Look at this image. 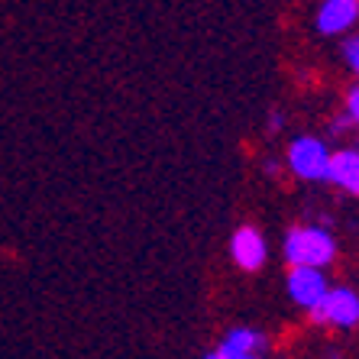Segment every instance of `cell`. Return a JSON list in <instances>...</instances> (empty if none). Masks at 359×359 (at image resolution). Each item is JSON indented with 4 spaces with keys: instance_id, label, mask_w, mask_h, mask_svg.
I'll list each match as a JSON object with an SVG mask.
<instances>
[{
    "instance_id": "obj_1",
    "label": "cell",
    "mask_w": 359,
    "mask_h": 359,
    "mask_svg": "<svg viewBox=\"0 0 359 359\" xmlns=\"http://www.w3.org/2000/svg\"><path fill=\"white\" fill-rule=\"evenodd\" d=\"M337 256V243L330 236L327 226H314V224H304V226H292L288 236H285V259L292 266H330Z\"/></svg>"
},
{
    "instance_id": "obj_2",
    "label": "cell",
    "mask_w": 359,
    "mask_h": 359,
    "mask_svg": "<svg viewBox=\"0 0 359 359\" xmlns=\"http://www.w3.org/2000/svg\"><path fill=\"white\" fill-rule=\"evenodd\" d=\"M288 168L301 182H327L330 172V149L318 136H298L288 146Z\"/></svg>"
},
{
    "instance_id": "obj_3",
    "label": "cell",
    "mask_w": 359,
    "mask_h": 359,
    "mask_svg": "<svg viewBox=\"0 0 359 359\" xmlns=\"http://www.w3.org/2000/svg\"><path fill=\"white\" fill-rule=\"evenodd\" d=\"M311 318L314 324L350 330L359 324V294L353 288H327L324 298L311 308Z\"/></svg>"
},
{
    "instance_id": "obj_4",
    "label": "cell",
    "mask_w": 359,
    "mask_h": 359,
    "mask_svg": "<svg viewBox=\"0 0 359 359\" xmlns=\"http://www.w3.org/2000/svg\"><path fill=\"white\" fill-rule=\"evenodd\" d=\"M285 288H288V298L298 304V308L311 311L320 298L327 294V278L318 266H292L288 278H285Z\"/></svg>"
},
{
    "instance_id": "obj_5",
    "label": "cell",
    "mask_w": 359,
    "mask_h": 359,
    "mask_svg": "<svg viewBox=\"0 0 359 359\" xmlns=\"http://www.w3.org/2000/svg\"><path fill=\"white\" fill-rule=\"evenodd\" d=\"M230 259L243 269V272H259L269 259L266 240L256 226H240L233 236H230Z\"/></svg>"
},
{
    "instance_id": "obj_6",
    "label": "cell",
    "mask_w": 359,
    "mask_h": 359,
    "mask_svg": "<svg viewBox=\"0 0 359 359\" xmlns=\"http://www.w3.org/2000/svg\"><path fill=\"white\" fill-rule=\"evenodd\" d=\"M266 353V337L252 327H233L226 330L217 350H210V359H252Z\"/></svg>"
},
{
    "instance_id": "obj_7",
    "label": "cell",
    "mask_w": 359,
    "mask_h": 359,
    "mask_svg": "<svg viewBox=\"0 0 359 359\" xmlns=\"http://www.w3.org/2000/svg\"><path fill=\"white\" fill-rule=\"evenodd\" d=\"M359 23V0H324L318 7V33L340 36Z\"/></svg>"
},
{
    "instance_id": "obj_8",
    "label": "cell",
    "mask_w": 359,
    "mask_h": 359,
    "mask_svg": "<svg viewBox=\"0 0 359 359\" xmlns=\"http://www.w3.org/2000/svg\"><path fill=\"white\" fill-rule=\"evenodd\" d=\"M327 182L340 184L343 191L359 194V149H340L330 152V172Z\"/></svg>"
},
{
    "instance_id": "obj_9",
    "label": "cell",
    "mask_w": 359,
    "mask_h": 359,
    "mask_svg": "<svg viewBox=\"0 0 359 359\" xmlns=\"http://www.w3.org/2000/svg\"><path fill=\"white\" fill-rule=\"evenodd\" d=\"M343 55H346V65L353 68V75L359 78V36L346 39V46H343Z\"/></svg>"
},
{
    "instance_id": "obj_10",
    "label": "cell",
    "mask_w": 359,
    "mask_h": 359,
    "mask_svg": "<svg viewBox=\"0 0 359 359\" xmlns=\"http://www.w3.org/2000/svg\"><path fill=\"white\" fill-rule=\"evenodd\" d=\"M346 114H350V120L359 126V88H353V91L346 94Z\"/></svg>"
},
{
    "instance_id": "obj_11",
    "label": "cell",
    "mask_w": 359,
    "mask_h": 359,
    "mask_svg": "<svg viewBox=\"0 0 359 359\" xmlns=\"http://www.w3.org/2000/svg\"><path fill=\"white\" fill-rule=\"evenodd\" d=\"M282 126H285V117L278 114V110H272V114H269V133H278Z\"/></svg>"
},
{
    "instance_id": "obj_12",
    "label": "cell",
    "mask_w": 359,
    "mask_h": 359,
    "mask_svg": "<svg viewBox=\"0 0 359 359\" xmlns=\"http://www.w3.org/2000/svg\"><path fill=\"white\" fill-rule=\"evenodd\" d=\"M346 123H353L350 114H346V117H340V120H334V123H330V130H334V133H343V130H346Z\"/></svg>"
}]
</instances>
